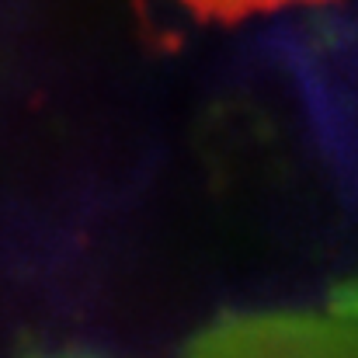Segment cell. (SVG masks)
<instances>
[{"label":"cell","instance_id":"cell-1","mask_svg":"<svg viewBox=\"0 0 358 358\" xmlns=\"http://www.w3.org/2000/svg\"><path fill=\"white\" fill-rule=\"evenodd\" d=\"M178 3L202 21L234 24V21L268 14V10H282V7H292V3H324V0H178Z\"/></svg>","mask_w":358,"mask_h":358}]
</instances>
